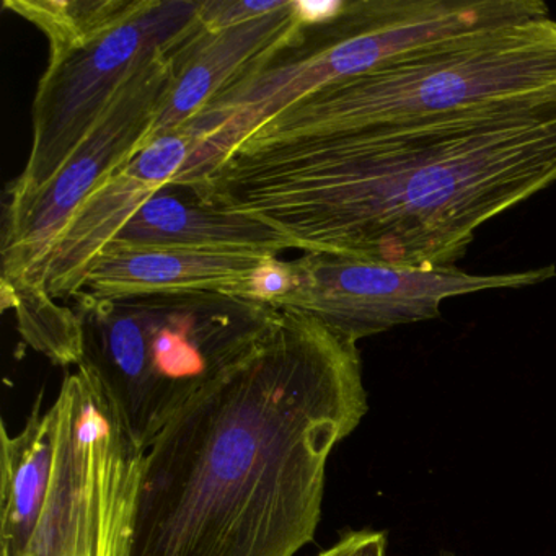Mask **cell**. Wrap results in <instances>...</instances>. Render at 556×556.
<instances>
[{
    "instance_id": "2",
    "label": "cell",
    "mask_w": 556,
    "mask_h": 556,
    "mask_svg": "<svg viewBox=\"0 0 556 556\" xmlns=\"http://www.w3.org/2000/svg\"><path fill=\"white\" fill-rule=\"evenodd\" d=\"M367 412L357 343L281 311L260 346L142 454L128 556H295L333 448Z\"/></svg>"
},
{
    "instance_id": "17",
    "label": "cell",
    "mask_w": 556,
    "mask_h": 556,
    "mask_svg": "<svg viewBox=\"0 0 556 556\" xmlns=\"http://www.w3.org/2000/svg\"><path fill=\"white\" fill-rule=\"evenodd\" d=\"M294 263L282 262L278 256H269L255 273H253L239 298L253 299L263 304L279 308L282 299L288 298L295 288Z\"/></svg>"
},
{
    "instance_id": "12",
    "label": "cell",
    "mask_w": 556,
    "mask_h": 556,
    "mask_svg": "<svg viewBox=\"0 0 556 556\" xmlns=\"http://www.w3.org/2000/svg\"><path fill=\"white\" fill-rule=\"evenodd\" d=\"M269 256L278 255L110 245L97 256L77 294L97 301L197 292L239 295Z\"/></svg>"
},
{
    "instance_id": "4",
    "label": "cell",
    "mask_w": 556,
    "mask_h": 556,
    "mask_svg": "<svg viewBox=\"0 0 556 556\" xmlns=\"http://www.w3.org/2000/svg\"><path fill=\"white\" fill-rule=\"evenodd\" d=\"M73 299L80 364L97 374L142 452L184 406L240 366L281 315L220 292Z\"/></svg>"
},
{
    "instance_id": "9",
    "label": "cell",
    "mask_w": 556,
    "mask_h": 556,
    "mask_svg": "<svg viewBox=\"0 0 556 556\" xmlns=\"http://www.w3.org/2000/svg\"><path fill=\"white\" fill-rule=\"evenodd\" d=\"M292 263L298 281L279 311L317 318L353 343L400 325L439 317L447 299L530 288L556 276L552 265L504 275H471L455 265L399 266L330 253H304Z\"/></svg>"
},
{
    "instance_id": "8",
    "label": "cell",
    "mask_w": 556,
    "mask_h": 556,
    "mask_svg": "<svg viewBox=\"0 0 556 556\" xmlns=\"http://www.w3.org/2000/svg\"><path fill=\"white\" fill-rule=\"evenodd\" d=\"M170 51L132 77L47 187L22 200H8L2 292L47 289L48 262L71 217L151 141L174 77Z\"/></svg>"
},
{
    "instance_id": "15",
    "label": "cell",
    "mask_w": 556,
    "mask_h": 556,
    "mask_svg": "<svg viewBox=\"0 0 556 556\" xmlns=\"http://www.w3.org/2000/svg\"><path fill=\"white\" fill-rule=\"evenodd\" d=\"M2 299L17 312L18 330L31 348L58 366L83 363V325L74 308L58 304L47 289L2 292Z\"/></svg>"
},
{
    "instance_id": "14",
    "label": "cell",
    "mask_w": 556,
    "mask_h": 556,
    "mask_svg": "<svg viewBox=\"0 0 556 556\" xmlns=\"http://www.w3.org/2000/svg\"><path fill=\"white\" fill-rule=\"evenodd\" d=\"M144 0H5L4 9L43 31L50 58H58L112 30Z\"/></svg>"
},
{
    "instance_id": "16",
    "label": "cell",
    "mask_w": 556,
    "mask_h": 556,
    "mask_svg": "<svg viewBox=\"0 0 556 556\" xmlns=\"http://www.w3.org/2000/svg\"><path fill=\"white\" fill-rule=\"evenodd\" d=\"M288 0H201V27L206 30H223L233 25L245 24L285 8Z\"/></svg>"
},
{
    "instance_id": "6",
    "label": "cell",
    "mask_w": 556,
    "mask_h": 556,
    "mask_svg": "<svg viewBox=\"0 0 556 556\" xmlns=\"http://www.w3.org/2000/svg\"><path fill=\"white\" fill-rule=\"evenodd\" d=\"M540 0H340L301 41L220 93L191 119L214 167L247 136L304 97L447 38L548 17Z\"/></svg>"
},
{
    "instance_id": "1",
    "label": "cell",
    "mask_w": 556,
    "mask_h": 556,
    "mask_svg": "<svg viewBox=\"0 0 556 556\" xmlns=\"http://www.w3.org/2000/svg\"><path fill=\"white\" fill-rule=\"evenodd\" d=\"M553 184L556 93H545L236 149L190 188L304 253L441 266Z\"/></svg>"
},
{
    "instance_id": "13",
    "label": "cell",
    "mask_w": 556,
    "mask_h": 556,
    "mask_svg": "<svg viewBox=\"0 0 556 556\" xmlns=\"http://www.w3.org/2000/svg\"><path fill=\"white\" fill-rule=\"evenodd\" d=\"M110 245L269 255L294 250L291 242L268 224L214 206L191 188L175 184L149 198Z\"/></svg>"
},
{
    "instance_id": "3",
    "label": "cell",
    "mask_w": 556,
    "mask_h": 556,
    "mask_svg": "<svg viewBox=\"0 0 556 556\" xmlns=\"http://www.w3.org/2000/svg\"><path fill=\"white\" fill-rule=\"evenodd\" d=\"M53 432H28L0 457V556H128L144 452L97 374H67Z\"/></svg>"
},
{
    "instance_id": "18",
    "label": "cell",
    "mask_w": 556,
    "mask_h": 556,
    "mask_svg": "<svg viewBox=\"0 0 556 556\" xmlns=\"http://www.w3.org/2000/svg\"><path fill=\"white\" fill-rule=\"evenodd\" d=\"M387 539L376 530H354L344 533L330 548L317 556H386Z\"/></svg>"
},
{
    "instance_id": "11",
    "label": "cell",
    "mask_w": 556,
    "mask_h": 556,
    "mask_svg": "<svg viewBox=\"0 0 556 556\" xmlns=\"http://www.w3.org/2000/svg\"><path fill=\"white\" fill-rule=\"evenodd\" d=\"M311 24L305 2L299 0L223 30H206L198 24L170 51L174 77L154 136L188 125L220 93L298 45Z\"/></svg>"
},
{
    "instance_id": "7",
    "label": "cell",
    "mask_w": 556,
    "mask_h": 556,
    "mask_svg": "<svg viewBox=\"0 0 556 556\" xmlns=\"http://www.w3.org/2000/svg\"><path fill=\"white\" fill-rule=\"evenodd\" d=\"M200 4L144 0L112 30L50 58L34 100L30 157L9 187V200L30 197L53 180L132 77L198 27Z\"/></svg>"
},
{
    "instance_id": "10",
    "label": "cell",
    "mask_w": 556,
    "mask_h": 556,
    "mask_svg": "<svg viewBox=\"0 0 556 556\" xmlns=\"http://www.w3.org/2000/svg\"><path fill=\"white\" fill-rule=\"evenodd\" d=\"M207 139L193 123L152 136L131 162L80 204L54 243L45 273V288L56 301L80 291L97 256L149 198L194 170Z\"/></svg>"
},
{
    "instance_id": "5",
    "label": "cell",
    "mask_w": 556,
    "mask_h": 556,
    "mask_svg": "<svg viewBox=\"0 0 556 556\" xmlns=\"http://www.w3.org/2000/svg\"><path fill=\"white\" fill-rule=\"evenodd\" d=\"M545 93H556V22L549 15L413 48L292 103L236 149Z\"/></svg>"
}]
</instances>
